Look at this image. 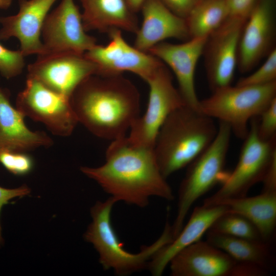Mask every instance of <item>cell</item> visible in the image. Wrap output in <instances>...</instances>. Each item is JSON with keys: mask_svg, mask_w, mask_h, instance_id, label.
I'll list each match as a JSON object with an SVG mask.
<instances>
[{"mask_svg": "<svg viewBox=\"0 0 276 276\" xmlns=\"http://www.w3.org/2000/svg\"><path fill=\"white\" fill-rule=\"evenodd\" d=\"M259 0H227L228 17L246 20Z\"/></svg>", "mask_w": 276, "mask_h": 276, "instance_id": "cell-30", "label": "cell"}, {"mask_svg": "<svg viewBox=\"0 0 276 276\" xmlns=\"http://www.w3.org/2000/svg\"><path fill=\"white\" fill-rule=\"evenodd\" d=\"M146 82L149 88L147 107L145 113L132 124L127 138L134 145L154 148L158 132L166 119L186 104L164 63Z\"/></svg>", "mask_w": 276, "mask_h": 276, "instance_id": "cell-8", "label": "cell"}, {"mask_svg": "<svg viewBox=\"0 0 276 276\" xmlns=\"http://www.w3.org/2000/svg\"><path fill=\"white\" fill-rule=\"evenodd\" d=\"M122 30L108 32L109 41L105 45L96 44L84 55L97 66V75H111L131 72L146 81L163 63L152 54L131 46Z\"/></svg>", "mask_w": 276, "mask_h": 276, "instance_id": "cell-11", "label": "cell"}, {"mask_svg": "<svg viewBox=\"0 0 276 276\" xmlns=\"http://www.w3.org/2000/svg\"><path fill=\"white\" fill-rule=\"evenodd\" d=\"M269 271L255 264L237 262L232 276H263Z\"/></svg>", "mask_w": 276, "mask_h": 276, "instance_id": "cell-33", "label": "cell"}, {"mask_svg": "<svg viewBox=\"0 0 276 276\" xmlns=\"http://www.w3.org/2000/svg\"><path fill=\"white\" fill-rule=\"evenodd\" d=\"M276 81V50L267 55L263 64L252 73L241 78L236 85H261Z\"/></svg>", "mask_w": 276, "mask_h": 276, "instance_id": "cell-26", "label": "cell"}, {"mask_svg": "<svg viewBox=\"0 0 276 276\" xmlns=\"http://www.w3.org/2000/svg\"><path fill=\"white\" fill-rule=\"evenodd\" d=\"M25 118L11 104L9 94L0 87V151L28 153L53 145V140L45 132L29 129Z\"/></svg>", "mask_w": 276, "mask_h": 276, "instance_id": "cell-20", "label": "cell"}, {"mask_svg": "<svg viewBox=\"0 0 276 276\" xmlns=\"http://www.w3.org/2000/svg\"><path fill=\"white\" fill-rule=\"evenodd\" d=\"M143 22L135 33L134 47L145 52L165 39H190L186 20L169 10L160 0H146L141 10Z\"/></svg>", "mask_w": 276, "mask_h": 276, "instance_id": "cell-17", "label": "cell"}, {"mask_svg": "<svg viewBox=\"0 0 276 276\" xmlns=\"http://www.w3.org/2000/svg\"><path fill=\"white\" fill-rule=\"evenodd\" d=\"M208 231L252 240L263 241L256 227L249 221L234 213H227L221 216Z\"/></svg>", "mask_w": 276, "mask_h": 276, "instance_id": "cell-25", "label": "cell"}, {"mask_svg": "<svg viewBox=\"0 0 276 276\" xmlns=\"http://www.w3.org/2000/svg\"><path fill=\"white\" fill-rule=\"evenodd\" d=\"M262 182V191L276 192V155L272 158Z\"/></svg>", "mask_w": 276, "mask_h": 276, "instance_id": "cell-34", "label": "cell"}, {"mask_svg": "<svg viewBox=\"0 0 276 276\" xmlns=\"http://www.w3.org/2000/svg\"><path fill=\"white\" fill-rule=\"evenodd\" d=\"M13 0H0V9L6 10L11 5Z\"/></svg>", "mask_w": 276, "mask_h": 276, "instance_id": "cell-36", "label": "cell"}, {"mask_svg": "<svg viewBox=\"0 0 276 276\" xmlns=\"http://www.w3.org/2000/svg\"><path fill=\"white\" fill-rule=\"evenodd\" d=\"M257 132L259 137L270 141L276 136V99L259 116Z\"/></svg>", "mask_w": 276, "mask_h": 276, "instance_id": "cell-29", "label": "cell"}, {"mask_svg": "<svg viewBox=\"0 0 276 276\" xmlns=\"http://www.w3.org/2000/svg\"><path fill=\"white\" fill-rule=\"evenodd\" d=\"M246 21L228 17L207 39L203 53L208 82L213 91L231 85Z\"/></svg>", "mask_w": 276, "mask_h": 276, "instance_id": "cell-13", "label": "cell"}, {"mask_svg": "<svg viewBox=\"0 0 276 276\" xmlns=\"http://www.w3.org/2000/svg\"><path fill=\"white\" fill-rule=\"evenodd\" d=\"M232 133L228 124L219 122L213 141L187 166L179 188L176 217L171 226L173 239L183 228L194 203L217 183L222 184L228 177L229 173L224 168Z\"/></svg>", "mask_w": 276, "mask_h": 276, "instance_id": "cell-5", "label": "cell"}, {"mask_svg": "<svg viewBox=\"0 0 276 276\" xmlns=\"http://www.w3.org/2000/svg\"><path fill=\"white\" fill-rule=\"evenodd\" d=\"M209 243L236 261L252 263L269 271L273 257L269 242L252 240L207 231Z\"/></svg>", "mask_w": 276, "mask_h": 276, "instance_id": "cell-23", "label": "cell"}, {"mask_svg": "<svg viewBox=\"0 0 276 276\" xmlns=\"http://www.w3.org/2000/svg\"><path fill=\"white\" fill-rule=\"evenodd\" d=\"M27 78L36 80L49 89L70 99L78 85L96 74V65L84 54L62 52L37 55L28 65Z\"/></svg>", "mask_w": 276, "mask_h": 276, "instance_id": "cell-10", "label": "cell"}, {"mask_svg": "<svg viewBox=\"0 0 276 276\" xmlns=\"http://www.w3.org/2000/svg\"><path fill=\"white\" fill-rule=\"evenodd\" d=\"M257 118L250 121L249 130L244 139L235 169L229 173L221 188L204 200L203 205H215L227 199L246 196L254 185L262 182L276 155V138L264 141L259 137Z\"/></svg>", "mask_w": 276, "mask_h": 276, "instance_id": "cell-7", "label": "cell"}, {"mask_svg": "<svg viewBox=\"0 0 276 276\" xmlns=\"http://www.w3.org/2000/svg\"><path fill=\"white\" fill-rule=\"evenodd\" d=\"M146 0H127L132 10L136 13L141 10V8Z\"/></svg>", "mask_w": 276, "mask_h": 276, "instance_id": "cell-35", "label": "cell"}, {"mask_svg": "<svg viewBox=\"0 0 276 276\" xmlns=\"http://www.w3.org/2000/svg\"><path fill=\"white\" fill-rule=\"evenodd\" d=\"M41 39L44 54L69 52L84 54L97 44L96 39L86 33L81 13L74 0H61L48 13L41 29Z\"/></svg>", "mask_w": 276, "mask_h": 276, "instance_id": "cell-12", "label": "cell"}, {"mask_svg": "<svg viewBox=\"0 0 276 276\" xmlns=\"http://www.w3.org/2000/svg\"><path fill=\"white\" fill-rule=\"evenodd\" d=\"M25 56L20 50H9L0 43V73L10 79L19 75L25 66Z\"/></svg>", "mask_w": 276, "mask_h": 276, "instance_id": "cell-28", "label": "cell"}, {"mask_svg": "<svg viewBox=\"0 0 276 276\" xmlns=\"http://www.w3.org/2000/svg\"><path fill=\"white\" fill-rule=\"evenodd\" d=\"M276 99V81L261 85L232 86L217 89L200 100L204 114L228 124L232 133L244 140L250 121L258 117Z\"/></svg>", "mask_w": 276, "mask_h": 276, "instance_id": "cell-6", "label": "cell"}, {"mask_svg": "<svg viewBox=\"0 0 276 276\" xmlns=\"http://www.w3.org/2000/svg\"><path fill=\"white\" fill-rule=\"evenodd\" d=\"M228 15L227 0H199L186 18L190 38L208 37Z\"/></svg>", "mask_w": 276, "mask_h": 276, "instance_id": "cell-24", "label": "cell"}, {"mask_svg": "<svg viewBox=\"0 0 276 276\" xmlns=\"http://www.w3.org/2000/svg\"><path fill=\"white\" fill-rule=\"evenodd\" d=\"M16 108L58 136L71 135L78 123L70 99L30 78H27L24 88L17 96Z\"/></svg>", "mask_w": 276, "mask_h": 276, "instance_id": "cell-9", "label": "cell"}, {"mask_svg": "<svg viewBox=\"0 0 276 276\" xmlns=\"http://www.w3.org/2000/svg\"><path fill=\"white\" fill-rule=\"evenodd\" d=\"M0 163L10 173L24 176L33 170L34 162L27 152L0 151Z\"/></svg>", "mask_w": 276, "mask_h": 276, "instance_id": "cell-27", "label": "cell"}, {"mask_svg": "<svg viewBox=\"0 0 276 276\" xmlns=\"http://www.w3.org/2000/svg\"><path fill=\"white\" fill-rule=\"evenodd\" d=\"M80 169L117 202L145 208L152 196L169 201L174 198L160 172L154 148L134 145L127 136L112 141L104 164Z\"/></svg>", "mask_w": 276, "mask_h": 276, "instance_id": "cell-1", "label": "cell"}, {"mask_svg": "<svg viewBox=\"0 0 276 276\" xmlns=\"http://www.w3.org/2000/svg\"><path fill=\"white\" fill-rule=\"evenodd\" d=\"M236 263L224 251L200 240L176 254L169 265L172 276H232Z\"/></svg>", "mask_w": 276, "mask_h": 276, "instance_id": "cell-18", "label": "cell"}, {"mask_svg": "<svg viewBox=\"0 0 276 276\" xmlns=\"http://www.w3.org/2000/svg\"><path fill=\"white\" fill-rule=\"evenodd\" d=\"M218 131L214 119L187 105L172 112L156 136L154 151L163 176L188 166L213 141Z\"/></svg>", "mask_w": 276, "mask_h": 276, "instance_id": "cell-3", "label": "cell"}, {"mask_svg": "<svg viewBox=\"0 0 276 276\" xmlns=\"http://www.w3.org/2000/svg\"><path fill=\"white\" fill-rule=\"evenodd\" d=\"M117 202L111 196L104 201L96 202L90 209L92 221L84 234V238L98 252L99 262L104 270H112L118 275L124 276L147 268L155 254L173 238L171 225L167 221L162 234L154 242L143 246L138 253L128 252L123 248L111 223V211Z\"/></svg>", "mask_w": 276, "mask_h": 276, "instance_id": "cell-4", "label": "cell"}, {"mask_svg": "<svg viewBox=\"0 0 276 276\" xmlns=\"http://www.w3.org/2000/svg\"><path fill=\"white\" fill-rule=\"evenodd\" d=\"M229 213L224 204L195 207L187 224L170 243L160 249L149 262L148 269L154 276L161 275L172 258L186 247L200 240L214 222Z\"/></svg>", "mask_w": 276, "mask_h": 276, "instance_id": "cell-19", "label": "cell"}, {"mask_svg": "<svg viewBox=\"0 0 276 276\" xmlns=\"http://www.w3.org/2000/svg\"><path fill=\"white\" fill-rule=\"evenodd\" d=\"M30 193V188L25 184L14 189H6L0 187V214L3 206L8 204L10 200L15 197H22ZM3 242L0 223V245H2Z\"/></svg>", "mask_w": 276, "mask_h": 276, "instance_id": "cell-31", "label": "cell"}, {"mask_svg": "<svg viewBox=\"0 0 276 276\" xmlns=\"http://www.w3.org/2000/svg\"><path fill=\"white\" fill-rule=\"evenodd\" d=\"M208 37L191 38L180 44L161 42L148 53L168 65L174 73L178 89L186 105L200 110V100L195 87L196 65Z\"/></svg>", "mask_w": 276, "mask_h": 276, "instance_id": "cell-14", "label": "cell"}, {"mask_svg": "<svg viewBox=\"0 0 276 276\" xmlns=\"http://www.w3.org/2000/svg\"><path fill=\"white\" fill-rule=\"evenodd\" d=\"M199 0H160L176 15L185 18Z\"/></svg>", "mask_w": 276, "mask_h": 276, "instance_id": "cell-32", "label": "cell"}, {"mask_svg": "<svg viewBox=\"0 0 276 276\" xmlns=\"http://www.w3.org/2000/svg\"><path fill=\"white\" fill-rule=\"evenodd\" d=\"M86 32H106L113 28L135 33L139 26L127 0H78Z\"/></svg>", "mask_w": 276, "mask_h": 276, "instance_id": "cell-21", "label": "cell"}, {"mask_svg": "<svg viewBox=\"0 0 276 276\" xmlns=\"http://www.w3.org/2000/svg\"><path fill=\"white\" fill-rule=\"evenodd\" d=\"M140 97L122 74H94L78 85L70 102L78 123L96 136L113 141L126 136L140 117Z\"/></svg>", "mask_w": 276, "mask_h": 276, "instance_id": "cell-2", "label": "cell"}, {"mask_svg": "<svg viewBox=\"0 0 276 276\" xmlns=\"http://www.w3.org/2000/svg\"><path fill=\"white\" fill-rule=\"evenodd\" d=\"M274 0H259L246 20L239 43L237 65L242 73L251 70L268 55L274 38Z\"/></svg>", "mask_w": 276, "mask_h": 276, "instance_id": "cell-15", "label": "cell"}, {"mask_svg": "<svg viewBox=\"0 0 276 276\" xmlns=\"http://www.w3.org/2000/svg\"><path fill=\"white\" fill-rule=\"evenodd\" d=\"M220 204L226 205L229 213L249 221L263 241L269 242L272 238L276 226V192L262 191L255 196L229 198L218 204Z\"/></svg>", "mask_w": 276, "mask_h": 276, "instance_id": "cell-22", "label": "cell"}, {"mask_svg": "<svg viewBox=\"0 0 276 276\" xmlns=\"http://www.w3.org/2000/svg\"><path fill=\"white\" fill-rule=\"evenodd\" d=\"M57 1L18 0L17 14L0 17V40L16 38L25 56L44 54L41 29L51 8Z\"/></svg>", "mask_w": 276, "mask_h": 276, "instance_id": "cell-16", "label": "cell"}]
</instances>
